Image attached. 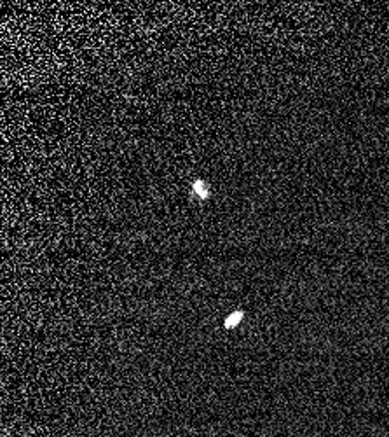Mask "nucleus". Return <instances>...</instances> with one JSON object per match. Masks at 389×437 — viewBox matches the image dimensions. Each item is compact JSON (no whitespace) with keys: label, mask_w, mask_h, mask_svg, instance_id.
I'll list each match as a JSON object with an SVG mask.
<instances>
[{"label":"nucleus","mask_w":389,"mask_h":437,"mask_svg":"<svg viewBox=\"0 0 389 437\" xmlns=\"http://www.w3.org/2000/svg\"><path fill=\"white\" fill-rule=\"evenodd\" d=\"M192 193L196 194V196L199 198V200H206V198L210 196V191H208V186H206V184H204L203 181L194 182V186H192Z\"/></svg>","instance_id":"obj_1"},{"label":"nucleus","mask_w":389,"mask_h":437,"mask_svg":"<svg viewBox=\"0 0 389 437\" xmlns=\"http://www.w3.org/2000/svg\"><path fill=\"white\" fill-rule=\"evenodd\" d=\"M241 318H243V313H241V311H236V313H230L229 317H227V320H225V327H227V329L236 327V325L241 322Z\"/></svg>","instance_id":"obj_2"}]
</instances>
